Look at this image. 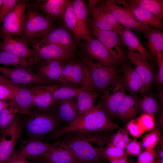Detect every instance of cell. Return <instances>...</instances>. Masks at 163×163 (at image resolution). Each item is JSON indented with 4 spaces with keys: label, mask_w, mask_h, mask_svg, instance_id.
Returning a JSON list of instances; mask_svg holds the SVG:
<instances>
[{
    "label": "cell",
    "mask_w": 163,
    "mask_h": 163,
    "mask_svg": "<svg viewBox=\"0 0 163 163\" xmlns=\"http://www.w3.org/2000/svg\"><path fill=\"white\" fill-rule=\"evenodd\" d=\"M61 137L60 144L69 148L78 160L84 163L98 162L108 142L106 135L96 132H72Z\"/></svg>",
    "instance_id": "cell-1"
},
{
    "label": "cell",
    "mask_w": 163,
    "mask_h": 163,
    "mask_svg": "<svg viewBox=\"0 0 163 163\" xmlns=\"http://www.w3.org/2000/svg\"><path fill=\"white\" fill-rule=\"evenodd\" d=\"M103 109L101 102L90 109L78 115L73 121L66 126L56 130L50 135V139L61 138L72 132H97L119 129Z\"/></svg>",
    "instance_id": "cell-2"
},
{
    "label": "cell",
    "mask_w": 163,
    "mask_h": 163,
    "mask_svg": "<svg viewBox=\"0 0 163 163\" xmlns=\"http://www.w3.org/2000/svg\"><path fill=\"white\" fill-rule=\"evenodd\" d=\"M56 83L95 91L89 68L81 58L77 59L75 57L67 62L63 67L60 78Z\"/></svg>",
    "instance_id": "cell-3"
},
{
    "label": "cell",
    "mask_w": 163,
    "mask_h": 163,
    "mask_svg": "<svg viewBox=\"0 0 163 163\" xmlns=\"http://www.w3.org/2000/svg\"><path fill=\"white\" fill-rule=\"evenodd\" d=\"M54 27L53 20L35 7L26 10L22 39L27 43L36 39Z\"/></svg>",
    "instance_id": "cell-4"
},
{
    "label": "cell",
    "mask_w": 163,
    "mask_h": 163,
    "mask_svg": "<svg viewBox=\"0 0 163 163\" xmlns=\"http://www.w3.org/2000/svg\"><path fill=\"white\" fill-rule=\"evenodd\" d=\"M81 58L89 68L95 91L97 90L103 94L119 78L118 72L116 67L97 62L83 55H81Z\"/></svg>",
    "instance_id": "cell-5"
},
{
    "label": "cell",
    "mask_w": 163,
    "mask_h": 163,
    "mask_svg": "<svg viewBox=\"0 0 163 163\" xmlns=\"http://www.w3.org/2000/svg\"><path fill=\"white\" fill-rule=\"evenodd\" d=\"M31 117L25 123V128L29 139L40 140L53 133L58 122L52 114L42 112L30 115Z\"/></svg>",
    "instance_id": "cell-6"
},
{
    "label": "cell",
    "mask_w": 163,
    "mask_h": 163,
    "mask_svg": "<svg viewBox=\"0 0 163 163\" xmlns=\"http://www.w3.org/2000/svg\"><path fill=\"white\" fill-rule=\"evenodd\" d=\"M22 130L21 122L16 116L8 128L1 134L0 139V163H8Z\"/></svg>",
    "instance_id": "cell-7"
},
{
    "label": "cell",
    "mask_w": 163,
    "mask_h": 163,
    "mask_svg": "<svg viewBox=\"0 0 163 163\" xmlns=\"http://www.w3.org/2000/svg\"><path fill=\"white\" fill-rule=\"evenodd\" d=\"M98 0H89L88 7L91 16L90 24L103 30L115 31L118 34L123 27L113 14L99 4Z\"/></svg>",
    "instance_id": "cell-8"
},
{
    "label": "cell",
    "mask_w": 163,
    "mask_h": 163,
    "mask_svg": "<svg viewBox=\"0 0 163 163\" xmlns=\"http://www.w3.org/2000/svg\"><path fill=\"white\" fill-rule=\"evenodd\" d=\"M28 42L35 52L38 62L51 60L67 62L75 57V54L53 44L46 43L37 39Z\"/></svg>",
    "instance_id": "cell-9"
},
{
    "label": "cell",
    "mask_w": 163,
    "mask_h": 163,
    "mask_svg": "<svg viewBox=\"0 0 163 163\" xmlns=\"http://www.w3.org/2000/svg\"><path fill=\"white\" fill-rule=\"evenodd\" d=\"M2 75L17 85H48L50 84L30 69L22 67H3Z\"/></svg>",
    "instance_id": "cell-10"
},
{
    "label": "cell",
    "mask_w": 163,
    "mask_h": 163,
    "mask_svg": "<svg viewBox=\"0 0 163 163\" xmlns=\"http://www.w3.org/2000/svg\"><path fill=\"white\" fill-rule=\"evenodd\" d=\"M25 1H18L13 10L3 19L2 31L3 34L22 36L26 12Z\"/></svg>",
    "instance_id": "cell-11"
},
{
    "label": "cell",
    "mask_w": 163,
    "mask_h": 163,
    "mask_svg": "<svg viewBox=\"0 0 163 163\" xmlns=\"http://www.w3.org/2000/svg\"><path fill=\"white\" fill-rule=\"evenodd\" d=\"M98 3L110 12L117 22L123 27L138 33L144 32L150 28V27L138 22L129 12L118 5L114 0L98 1Z\"/></svg>",
    "instance_id": "cell-12"
},
{
    "label": "cell",
    "mask_w": 163,
    "mask_h": 163,
    "mask_svg": "<svg viewBox=\"0 0 163 163\" xmlns=\"http://www.w3.org/2000/svg\"><path fill=\"white\" fill-rule=\"evenodd\" d=\"M126 94L123 79L119 78L110 85L104 93L101 103L108 117H115L117 108Z\"/></svg>",
    "instance_id": "cell-13"
},
{
    "label": "cell",
    "mask_w": 163,
    "mask_h": 163,
    "mask_svg": "<svg viewBox=\"0 0 163 163\" xmlns=\"http://www.w3.org/2000/svg\"><path fill=\"white\" fill-rule=\"evenodd\" d=\"M90 30L96 39L110 52L113 57L121 62L125 54L119 35L116 32L100 29L91 24Z\"/></svg>",
    "instance_id": "cell-14"
},
{
    "label": "cell",
    "mask_w": 163,
    "mask_h": 163,
    "mask_svg": "<svg viewBox=\"0 0 163 163\" xmlns=\"http://www.w3.org/2000/svg\"><path fill=\"white\" fill-rule=\"evenodd\" d=\"M0 48L1 50L27 59L35 63L38 62L34 51L24 40L16 36L8 34H3Z\"/></svg>",
    "instance_id": "cell-15"
},
{
    "label": "cell",
    "mask_w": 163,
    "mask_h": 163,
    "mask_svg": "<svg viewBox=\"0 0 163 163\" xmlns=\"http://www.w3.org/2000/svg\"><path fill=\"white\" fill-rule=\"evenodd\" d=\"M85 50L88 57L97 62L116 66L121 62L115 58L99 41L92 36L86 40Z\"/></svg>",
    "instance_id": "cell-16"
},
{
    "label": "cell",
    "mask_w": 163,
    "mask_h": 163,
    "mask_svg": "<svg viewBox=\"0 0 163 163\" xmlns=\"http://www.w3.org/2000/svg\"><path fill=\"white\" fill-rule=\"evenodd\" d=\"M59 144V140L49 143L40 140L29 139L18 151L14 152L11 158L26 160L36 158L53 150Z\"/></svg>",
    "instance_id": "cell-17"
},
{
    "label": "cell",
    "mask_w": 163,
    "mask_h": 163,
    "mask_svg": "<svg viewBox=\"0 0 163 163\" xmlns=\"http://www.w3.org/2000/svg\"><path fill=\"white\" fill-rule=\"evenodd\" d=\"M36 39L55 44L70 53L75 54V44L70 33L63 27H54Z\"/></svg>",
    "instance_id": "cell-18"
},
{
    "label": "cell",
    "mask_w": 163,
    "mask_h": 163,
    "mask_svg": "<svg viewBox=\"0 0 163 163\" xmlns=\"http://www.w3.org/2000/svg\"><path fill=\"white\" fill-rule=\"evenodd\" d=\"M116 2L129 12L141 24L162 30V20L145 9L125 0H115Z\"/></svg>",
    "instance_id": "cell-19"
},
{
    "label": "cell",
    "mask_w": 163,
    "mask_h": 163,
    "mask_svg": "<svg viewBox=\"0 0 163 163\" xmlns=\"http://www.w3.org/2000/svg\"><path fill=\"white\" fill-rule=\"evenodd\" d=\"M128 57L135 66V69L141 78L147 91L154 79V71L148 59L138 53L128 50Z\"/></svg>",
    "instance_id": "cell-20"
},
{
    "label": "cell",
    "mask_w": 163,
    "mask_h": 163,
    "mask_svg": "<svg viewBox=\"0 0 163 163\" xmlns=\"http://www.w3.org/2000/svg\"><path fill=\"white\" fill-rule=\"evenodd\" d=\"M66 62L53 60L41 61L39 62L36 72L50 85L56 83L60 78Z\"/></svg>",
    "instance_id": "cell-21"
},
{
    "label": "cell",
    "mask_w": 163,
    "mask_h": 163,
    "mask_svg": "<svg viewBox=\"0 0 163 163\" xmlns=\"http://www.w3.org/2000/svg\"><path fill=\"white\" fill-rule=\"evenodd\" d=\"M29 89L32 96L34 105L42 112H46L54 109L58 104V101L40 85L26 86Z\"/></svg>",
    "instance_id": "cell-22"
},
{
    "label": "cell",
    "mask_w": 163,
    "mask_h": 163,
    "mask_svg": "<svg viewBox=\"0 0 163 163\" xmlns=\"http://www.w3.org/2000/svg\"><path fill=\"white\" fill-rule=\"evenodd\" d=\"M13 94V99L19 111V113L30 115V110L34 105L31 93L28 88L15 84L8 85Z\"/></svg>",
    "instance_id": "cell-23"
},
{
    "label": "cell",
    "mask_w": 163,
    "mask_h": 163,
    "mask_svg": "<svg viewBox=\"0 0 163 163\" xmlns=\"http://www.w3.org/2000/svg\"><path fill=\"white\" fill-rule=\"evenodd\" d=\"M69 0H45L38 1L35 7L53 21L62 19Z\"/></svg>",
    "instance_id": "cell-24"
},
{
    "label": "cell",
    "mask_w": 163,
    "mask_h": 163,
    "mask_svg": "<svg viewBox=\"0 0 163 163\" xmlns=\"http://www.w3.org/2000/svg\"><path fill=\"white\" fill-rule=\"evenodd\" d=\"M140 100L126 94L117 108L115 117L125 121L132 120L140 109Z\"/></svg>",
    "instance_id": "cell-25"
},
{
    "label": "cell",
    "mask_w": 163,
    "mask_h": 163,
    "mask_svg": "<svg viewBox=\"0 0 163 163\" xmlns=\"http://www.w3.org/2000/svg\"><path fill=\"white\" fill-rule=\"evenodd\" d=\"M124 75L123 82L125 88L130 93L144 96L147 92L141 78L134 68L128 65L123 66Z\"/></svg>",
    "instance_id": "cell-26"
},
{
    "label": "cell",
    "mask_w": 163,
    "mask_h": 163,
    "mask_svg": "<svg viewBox=\"0 0 163 163\" xmlns=\"http://www.w3.org/2000/svg\"><path fill=\"white\" fill-rule=\"evenodd\" d=\"M36 158L50 163H68L80 161L69 148L60 144L51 151Z\"/></svg>",
    "instance_id": "cell-27"
},
{
    "label": "cell",
    "mask_w": 163,
    "mask_h": 163,
    "mask_svg": "<svg viewBox=\"0 0 163 163\" xmlns=\"http://www.w3.org/2000/svg\"><path fill=\"white\" fill-rule=\"evenodd\" d=\"M118 34L122 43L128 50L137 52L148 59L150 58L149 54L130 29L123 26Z\"/></svg>",
    "instance_id": "cell-28"
},
{
    "label": "cell",
    "mask_w": 163,
    "mask_h": 163,
    "mask_svg": "<svg viewBox=\"0 0 163 163\" xmlns=\"http://www.w3.org/2000/svg\"><path fill=\"white\" fill-rule=\"evenodd\" d=\"M71 1L82 39L86 40L92 36L91 31L87 24L88 12L85 3L82 0H74Z\"/></svg>",
    "instance_id": "cell-29"
},
{
    "label": "cell",
    "mask_w": 163,
    "mask_h": 163,
    "mask_svg": "<svg viewBox=\"0 0 163 163\" xmlns=\"http://www.w3.org/2000/svg\"><path fill=\"white\" fill-rule=\"evenodd\" d=\"M48 91L57 101L76 98L82 91L87 90L85 88H76L64 86L57 83L48 85H40Z\"/></svg>",
    "instance_id": "cell-30"
},
{
    "label": "cell",
    "mask_w": 163,
    "mask_h": 163,
    "mask_svg": "<svg viewBox=\"0 0 163 163\" xmlns=\"http://www.w3.org/2000/svg\"><path fill=\"white\" fill-rule=\"evenodd\" d=\"M74 99H64L58 101V115L69 124L79 115L76 102Z\"/></svg>",
    "instance_id": "cell-31"
},
{
    "label": "cell",
    "mask_w": 163,
    "mask_h": 163,
    "mask_svg": "<svg viewBox=\"0 0 163 163\" xmlns=\"http://www.w3.org/2000/svg\"><path fill=\"white\" fill-rule=\"evenodd\" d=\"M148 40V47L156 57L158 52H163V33L161 31L150 28L144 32Z\"/></svg>",
    "instance_id": "cell-32"
},
{
    "label": "cell",
    "mask_w": 163,
    "mask_h": 163,
    "mask_svg": "<svg viewBox=\"0 0 163 163\" xmlns=\"http://www.w3.org/2000/svg\"><path fill=\"white\" fill-rule=\"evenodd\" d=\"M35 63L32 61L16 56L7 51L0 50V64L16 67L30 69Z\"/></svg>",
    "instance_id": "cell-33"
},
{
    "label": "cell",
    "mask_w": 163,
    "mask_h": 163,
    "mask_svg": "<svg viewBox=\"0 0 163 163\" xmlns=\"http://www.w3.org/2000/svg\"><path fill=\"white\" fill-rule=\"evenodd\" d=\"M128 2L138 6L152 13L160 19L163 18V0H127Z\"/></svg>",
    "instance_id": "cell-34"
},
{
    "label": "cell",
    "mask_w": 163,
    "mask_h": 163,
    "mask_svg": "<svg viewBox=\"0 0 163 163\" xmlns=\"http://www.w3.org/2000/svg\"><path fill=\"white\" fill-rule=\"evenodd\" d=\"M19 113L18 110L13 100L0 112V132L1 134L8 128Z\"/></svg>",
    "instance_id": "cell-35"
},
{
    "label": "cell",
    "mask_w": 163,
    "mask_h": 163,
    "mask_svg": "<svg viewBox=\"0 0 163 163\" xmlns=\"http://www.w3.org/2000/svg\"><path fill=\"white\" fill-rule=\"evenodd\" d=\"M97 96V93L95 91L84 90L79 94L76 101L79 115L94 106V103Z\"/></svg>",
    "instance_id": "cell-36"
},
{
    "label": "cell",
    "mask_w": 163,
    "mask_h": 163,
    "mask_svg": "<svg viewBox=\"0 0 163 163\" xmlns=\"http://www.w3.org/2000/svg\"><path fill=\"white\" fill-rule=\"evenodd\" d=\"M66 27L73 33L76 40L82 39L79 31L77 19L72 6V1L69 0L65 11L62 19Z\"/></svg>",
    "instance_id": "cell-37"
},
{
    "label": "cell",
    "mask_w": 163,
    "mask_h": 163,
    "mask_svg": "<svg viewBox=\"0 0 163 163\" xmlns=\"http://www.w3.org/2000/svg\"><path fill=\"white\" fill-rule=\"evenodd\" d=\"M140 99V108L143 113L155 115L158 112L160 105L154 97L145 94Z\"/></svg>",
    "instance_id": "cell-38"
},
{
    "label": "cell",
    "mask_w": 163,
    "mask_h": 163,
    "mask_svg": "<svg viewBox=\"0 0 163 163\" xmlns=\"http://www.w3.org/2000/svg\"><path fill=\"white\" fill-rule=\"evenodd\" d=\"M161 133V130L157 128L145 134L142 139L141 146L145 149H154L158 143Z\"/></svg>",
    "instance_id": "cell-39"
},
{
    "label": "cell",
    "mask_w": 163,
    "mask_h": 163,
    "mask_svg": "<svg viewBox=\"0 0 163 163\" xmlns=\"http://www.w3.org/2000/svg\"><path fill=\"white\" fill-rule=\"evenodd\" d=\"M125 153L124 150L115 147L110 141L107 142L101 152V158L110 161L119 158Z\"/></svg>",
    "instance_id": "cell-40"
},
{
    "label": "cell",
    "mask_w": 163,
    "mask_h": 163,
    "mask_svg": "<svg viewBox=\"0 0 163 163\" xmlns=\"http://www.w3.org/2000/svg\"><path fill=\"white\" fill-rule=\"evenodd\" d=\"M136 119L145 132L151 131L155 128L154 118L151 115L142 113Z\"/></svg>",
    "instance_id": "cell-41"
},
{
    "label": "cell",
    "mask_w": 163,
    "mask_h": 163,
    "mask_svg": "<svg viewBox=\"0 0 163 163\" xmlns=\"http://www.w3.org/2000/svg\"><path fill=\"white\" fill-rule=\"evenodd\" d=\"M141 143L136 139H131L127 144L125 153L128 155L138 156L142 152Z\"/></svg>",
    "instance_id": "cell-42"
},
{
    "label": "cell",
    "mask_w": 163,
    "mask_h": 163,
    "mask_svg": "<svg viewBox=\"0 0 163 163\" xmlns=\"http://www.w3.org/2000/svg\"><path fill=\"white\" fill-rule=\"evenodd\" d=\"M126 128L131 135L135 138L141 136L145 133L136 119L129 121L126 124Z\"/></svg>",
    "instance_id": "cell-43"
},
{
    "label": "cell",
    "mask_w": 163,
    "mask_h": 163,
    "mask_svg": "<svg viewBox=\"0 0 163 163\" xmlns=\"http://www.w3.org/2000/svg\"><path fill=\"white\" fill-rule=\"evenodd\" d=\"M137 163H150L157 158L156 149H145L138 156Z\"/></svg>",
    "instance_id": "cell-44"
},
{
    "label": "cell",
    "mask_w": 163,
    "mask_h": 163,
    "mask_svg": "<svg viewBox=\"0 0 163 163\" xmlns=\"http://www.w3.org/2000/svg\"><path fill=\"white\" fill-rule=\"evenodd\" d=\"M17 0H3L0 14V24L4 18L14 8L18 2Z\"/></svg>",
    "instance_id": "cell-45"
},
{
    "label": "cell",
    "mask_w": 163,
    "mask_h": 163,
    "mask_svg": "<svg viewBox=\"0 0 163 163\" xmlns=\"http://www.w3.org/2000/svg\"><path fill=\"white\" fill-rule=\"evenodd\" d=\"M110 142L117 148L124 150L126 145L123 141V134L121 129L113 135L111 138Z\"/></svg>",
    "instance_id": "cell-46"
},
{
    "label": "cell",
    "mask_w": 163,
    "mask_h": 163,
    "mask_svg": "<svg viewBox=\"0 0 163 163\" xmlns=\"http://www.w3.org/2000/svg\"><path fill=\"white\" fill-rule=\"evenodd\" d=\"M156 57L158 65L156 81L158 84L161 85L163 83V52H158Z\"/></svg>",
    "instance_id": "cell-47"
},
{
    "label": "cell",
    "mask_w": 163,
    "mask_h": 163,
    "mask_svg": "<svg viewBox=\"0 0 163 163\" xmlns=\"http://www.w3.org/2000/svg\"><path fill=\"white\" fill-rule=\"evenodd\" d=\"M9 85H0V100L6 102L7 101H9L13 100L12 91L9 88Z\"/></svg>",
    "instance_id": "cell-48"
},
{
    "label": "cell",
    "mask_w": 163,
    "mask_h": 163,
    "mask_svg": "<svg viewBox=\"0 0 163 163\" xmlns=\"http://www.w3.org/2000/svg\"><path fill=\"white\" fill-rule=\"evenodd\" d=\"M163 137L161 135L158 142L157 144L158 146L157 150V158L158 161L160 163H163Z\"/></svg>",
    "instance_id": "cell-49"
},
{
    "label": "cell",
    "mask_w": 163,
    "mask_h": 163,
    "mask_svg": "<svg viewBox=\"0 0 163 163\" xmlns=\"http://www.w3.org/2000/svg\"><path fill=\"white\" fill-rule=\"evenodd\" d=\"M128 155L125 153L122 156L110 161V163H129Z\"/></svg>",
    "instance_id": "cell-50"
},
{
    "label": "cell",
    "mask_w": 163,
    "mask_h": 163,
    "mask_svg": "<svg viewBox=\"0 0 163 163\" xmlns=\"http://www.w3.org/2000/svg\"><path fill=\"white\" fill-rule=\"evenodd\" d=\"M122 133L123 140L126 146L128 143L131 139L129 136L128 131L126 128H120Z\"/></svg>",
    "instance_id": "cell-51"
},
{
    "label": "cell",
    "mask_w": 163,
    "mask_h": 163,
    "mask_svg": "<svg viewBox=\"0 0 163 163\" xmlns=\"http://www.w3.org/2000/svg\"><path fill=\"white\" fill-rule=\"evenodd\" d=\"M14 84L12 82L7 79L2 74H0V85H6Z\"/></svg>",
    "instance_id": "cell-52"
},
{
    "label": "cell",
    "mask_w": 163,
    "mask_h": 163,
    "mask_svg": "<svg viewBox=\"0 0 163 163\" xmlns=\"http://www.w3.org/2000/svg\"><path fill=\"white\" fill-rule=\"evenodd\" d=\"M8 163H30L26 160L11 158Z\"/></svg>",
    "instance_id": "cell-53"
},
{
    "label": "cell",
    "mask_w": 163,
    "mask_h": 163,
    "mask_svg": "<svg viewBox=\"0 0 163 163\" xmlns=\"http://www.w3.org/2000/svg\"><path fill=\"white\" fill-rule=\"evenodd\" d=\"M8 102L7 103L5 101H4L0 100V112L8 105Z\"/></svg>",
    "instance_id": "cell-54"
},
{
    "label": "cell",
    "mask_w": 163,
    "mask_h": 163,
    "mask_svg": "<svg viewBox=\"0 0 163 163\" xmlns=\"http://www.w3.org/2000/svg\"><path fill=\"white\" fill-rule=\"evenodd\" d=\"M159 126L161 127L163 126V112L162 111L161 112L159 119Z\"/></svg>",
    "instance_id": "cell-55"
},
{
    "label": "cell",
    "mask_w": 163,
    "mask_h": 163,
    "mask_svg": "<svg viewBox=\"0 0 163 163\" xmlns=\"http://www.w3.org/2000/svg\"><path fill=\"white\" fill-rule=\"evenodd\" d=\"M38 163H50L48 162H47L44 161H43L41 160L38 159ZM68 163H84L83 162H82L81 161H78L76 162H72Z\"/></svg>",
    "instance_id": "cell-56"
},
{
    "label": "cell",
    "mask_w": 163,
    "mask_h": 163,
    "mask_svg": "<svg viewBox=\"0 0 163 163\" xmlns=\"http://www.w3.org/2000/svg\"><path fill=\"white\" fill-rule=\"evenodd\" d=\"M129 163H135L132 159L130 157H129Z\"/></svg>",
    "instance_id": "cell-57"
},
{
    "label": "cell",
    "mask_w": 163,
    "mask_h": 163,
    "mask_svg": "<svg viewBox=\"0 0 163 163\" xmlns=\"http://www.w3.org/2000/svg\"><path fill=\"white\" fill-rule=\"evenodd\" d=\"M3 2V0H0V14L1 11L2 6Z\"/></svg>",
    "instance_id": "cell-58"
},
{
    "label": "cell",
    "mask_w": 163,
    "mask_h": 163,
    "mask_svg": "<svg viewBox=\"0 0 163 163\" xmlns=\"http://www.w3.org/2000/svg\"><path fill=\"white\" fill-rule=\"evenodd\" d=\"M150 163H160L158 161H154Z\"/></svg>",
    "instance_id": "cell-59"
},
{
    "label": "cell",
    "mask_w": 163,
    "mask_h": 163,
    "mask_svg": "<svg viewBox=\"0 0 163 163\" xmlns=\"http://www.w3.org/2000/svg\"><path fill=\"white\" fill-rule=\"evenodd\" d=\"M3 67H0V72H1L2 69Z\"/></svg>",
    "instance_id": "cell-60"
},
{
    "label": "cell",
    "mask_w": 163,
    "mask_h": 163,
    "mask_svg": "<svg viewBox=\"0 0 163 163\" xmlns=\"http://www.w3.org/2000/svg\"></svg>",
    "instance_id": "cell-61"
}]
</instances>
